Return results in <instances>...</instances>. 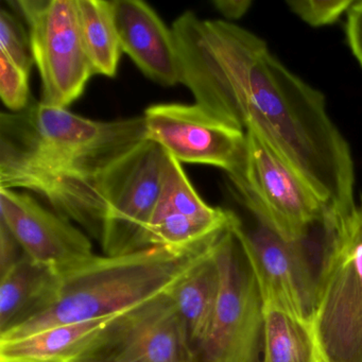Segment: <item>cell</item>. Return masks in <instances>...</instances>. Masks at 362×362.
<instances>
[{"label":"cell","instance_id":"obj_1","mask_svg":"<svg viewBox=\"0 0 362 362\" xmlns=\"http://www.w3.org/2000/svg\"><path fill=\"white\" fill-rule=\"evenodd\" d=\"M180 84L226 126L262 139L313 190L323 222L356 209L351 148L323 94L273 56L264 40L192 11L173 22Z\"/></svg>","mask_w":362,"mask_h":362},{"label":"cell","instance_id":"obj_2","mask_svg":"<svg viewBox=\"0 0 362 362\" xmlns=\"http://www.w3.org/2000/svg\"><path fill=\"white\" fill-rule=\"evenodd\" d=\"M144 116L98 122L33 103L0 115V188L39 194L100 241L110 203L149 141Z\"/></svg>","mask_w":362,"mask_h":362},{"label":"cell","instance_id":"obj_3","mask_svg":"<svg viewBox=\"0 0 362 362\" xmlns=\"http://www.w3.org/2000/svg\"><path fill=\"white\" fill-rule=\"evenodd\" d=\"M218 236L187 249L152 247L124 255L94 254L62 269L52 304L0 334V341L16 340L63 324L112 317L146 302L170 289Z\"/></svg>","mask_w":362,"mask_h":362},{"label":"cell","instance_id":"obj_4","mask_svg":"<svg viewBox=\"0 0 362 362\" xmlns=\"http://www.w3.org/2000/svg\"><path fill=\"white\" fill-rule=\"evenodd\" d=\"M322 226L313 330L328 362H362V205Z\"/></svg>","mask_w":362,"mask_h":362},{"label":"cell","instance_id":"obj_5","mask_svg":"<svg viewBox=\"0 0 362 362\" xmlns=\"http://www.w3.org/2000/svg\"><path fill=\"white\" fill-rule=\"evenodd\" d=\"M235 218L214 243L221 287L211 329L192 349V362H259L264 351L262 298Z\"/></svg>","mask_w":362,"mask_h":362},{"label":"cell","instance_id":"obj_6","mask_svg":"<svg viewBox=\"0 0 362 362\" xmlns=\"http://www.w3.org/2000/svg\"><path fill=\"white\" fill-rule=\"evenodd\" d=\"M28 26L33 62L41 78V101L69 109L94 75L82 41L77 0H14Z\"/></svg>","mask_w":362,"mask_h":362},{"label":"cell","instance_id":"obj_7","mask_svg":"<svg viewBox=\"0 0 362 362\" xmlns=\"http://www.w3.org/2000/svg\"><path fill=\"white\" fill-rule=\"evenodd\" d=\"M245 135L247 165L243 177L230 181L235 192L257 221L285 240L300 243L313 224L323 223V205L260 137Z\"/></svg>","mask_w":362,"mask_h":362},{"label":"cell","instance_id":"obj_8","mask_svg":"<svg viewBox=\"0 0 362 362\" xmlns=\"http://www.w3.org/2000/svg\"><path fill=\"white\" fill-rule=\"evenodd\" d=\"M168 290L112 317L75 361L192 362L185 327Z\"/></svg>","mask_w":362,"mask_h":362},{"label":"cell","instance_id":"obj_9","mask_svg":"<svg viewBox=\"0 0 362 362\" xmlns=\"http://www.w3.org/2000/svg\"><path fill=\"white\" fill-rule=\"evenodd\" d=\"M148 137L177 162L209 165L243 177L247 165V135L226 126L200 105H151L144 113Z\"/></svg>","mask_w":362,"mask_h":362},{"label":"cell","instance_id":"obj_10","mask_svg":"<svg viewBox=\"0 0 362 362\" xmlns=\"http://www.w3.org/2000/svg\"><path fill=\"white\" fill-rule=\"evenodd\" d=\"M245 228L236 215L233 228L255 275L264 306L274 307L313 326L317 275L302 243H290L257 221Z\"/></svg>","mask_w":362,"mask_h":362},{"label":"cell","instance_id":"obj_11","mask_svg":"<svg viewBox=\"0 0 362 362\" xmlns=\"http://www.w3.org/2000/svg\"><path fill=\"white\" fill-rule=\"evenodd\" d=\"M235 215L207 204L181 163L167 153L162 189L148 226L146 247L187 249L202 245L228 228Z\"/></svg>","mask_w":362,"mask_h":362},{"label":"cell","instance_id":"obj_12","mask_svg":"<svg viewBox=\"0 0 362 362\" xmlns=\"http://www.w3.org/2000/svg\"><path fill=\"white\" fill-rule=\"evenodd\" d=\"M166 156L152 141L139 151L110 203L99 241L103 255L147 249L146 234L162 189Z\"/></svg>","mask_w":362,"mask_h":362},{"label":"cell","instance_id":"obj_13","mask_svg":"<svg viewBox=\"0 0 362 362\" xmlns=\"http://www.w3.org/2000/svg\"><path fill=\"white\" fill-rule=\"evenodd\" d=\"M0 221L40 264L62 270L95 254L88 235L28 194L0 188Z\"/></svg>","mask_w":362,"mask_h":362},{"label":"cell","instance_id":"obj_14","mask_svg":"<svg viewBox=\"0 0 362 362\" xmlns=\"http://www.w3.org/2000/svg\"><path fill=\"white\" fill-rule=\"evenodd\" d=\"M122 52L139 71L163 86L180 84L173 29L141 0H111Z\"/></svg>","mask_w":362,"mask_h":362},{"label":"cell","instance_id":"obj_15","mask_svg":"<svg viewBox=\"0 0 362 362\" xmlns=\"http://www.w3.org/2000/svg\"><path fill=\"white\" fill-rule=\"evenodd\" d=\"M60 270L23 256L0 275V334L35 317L56 298Z\"/></svg>","mask_w":362,"mask_h":362},{"label":"cell","instance_id":"obj_16","mask_svg":"<svg viewBox=\"0 0 362 362\" xmlns=\"http://www.w3.org/2000/svg\"><path fill=\"white\" fill-rule=\"evenodd\" d=\"M215 240L168 290L183 321L192 351L209 334L217 309L221 275L214 252Z\"/></svg>","mask_w":362,"mask_h":362},{"label":"cell","instance_id":"obj_17","mask_svg":"<svg viewBox=\"0 0 362 362\" xmlns=\"http://www.w3.org/2000/svg\"><path fill=\"white\" fill-rule=\"evenodd\" d=\"M115 315L63 324L16 340L0 341V362H74Z\"/></svg>","mask_w":362,"mask_h":362},{"label":"cell","instance_id":"obj_18","mask_svg":"<svg viewBox=\"0 0 362 362\" xmlns=\"http://www.w3.org/2000/svg\"><path fill=\"white\" fill-rule=\"evenodd\" d=\"M262 362H328L315 339L311 324L262 305Z\"/></svg>","mask_w":362,"mask_h":362},{"label":"cell","instance_id":"obj_19","mask_svg":"<svg viewBox=\"0 0 362 362\" xmlns=\"http://www.w3.org/2000/svg\"><path fill=\"white\" fill-rule=\"evenodd\" d=\"M82 41L94 75L115 77L122 57L112 1L77 0Z\"/></svg>","mask_w":362,"mask_h":362},{"label":"cell","instance_id":"obj_20","mask_svg":"<svg viewBox=\"0 0 362 362\" xmlns=\"http://www.w3.org/2000/svg\"><path fill=\"white\" fill-rule=\"evenodd\" d=\"M0 54L28 73L35 64L29 33L16 16L6 9L0 10Z\"/></svg>","mask_w":362,"mask_h":362},{"label":"cell","instance_id":"obj_21","mask_svg":"<svg viewBox=\"0 0 362 362\" xmlns=\"http://www.w3.org/2000/svg\"><path fill=\"white\" fill-rule=\"evenodd\" d=\"M30 73L0 54V97L10 113H21L31 105Z\"/></svg>","mask_w":362,"mask_h":362},{"label":"cell","instance_id":"obj_22","mask_svg":"<svg viewBox=\"0 0 362 362\" xmlns=\"http://www.w3.org/2000/svg\"><path fill=\"white\" fill-rule=\"evenodd\" d=\"M354 0H289L288 8L311 27H323L334 24L349 11Z\"/></svg>","mask_w":362,"mask_h":362},{"label":"cell","instance_id":"obj_23","mask_svg":"<svg viewBox=\"0 0 362 362\" xmlns=\"http://www.w3.org/2000/svg\"><path fill=\"white\" fill-rule=\"evenodd\" d=\"M24 255V250L18 239L9 228L0 221V275L7 272Z\"/></svg>","mask_w":362,"mask_h":362},{"label":"cell","instance_id":"obj_24","mask_svg":"<svg viewBox=\"0 0 362 362\" xmlns=\"http://www.w3.org/2000/svg\"><path fill=\"white\" fill-rule=\"evenodd\" d=\"M346 13L347 42L354 57L362 67V0H354Z\"/></svg>","mask_w":362,"mask_h":362},{"label":"cell","instance_id":"obj_25","mask_svg":"<svg viewBox=\"0 0 362 362\" xmlns=\"http://www.w3.org/2000/svg\"><path fill=\"white\" fill-rule=\"evenodd\" d=\"M250 0H216L214 1L216 10L226 18V22L239 20L245 16L252 7Z\"/></svg>","mask_w":362,"mask_h":362},{"label":"cell","instance_id":"obj_26","mask_svg":"<svg viewBox=\"0 0 362 362\" xmlns=\"http://www.w3.org/2000/svg\"><path fill=\"white\" fill-rule=\"evenodd\" d=\"M75 362H98V361H75Z\"/></svg>","mask_w":362,"mask_h":362}]
</instances>
